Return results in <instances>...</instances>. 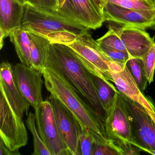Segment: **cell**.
<instances>
[{"mask_svg":"<svg viewBox=\"0 0 155 155\" xmlns=\"http://www.w3.org/2000/svg\"><path fill=\"white\" fill-rule=\"evenodd\" d=\"M46 68L55 70L62 74L77 93L86 99L104 127L106 112L98 97L93 75L66 44L51 43Z\"/></svg>","mask_w":155,"mask_h":155,"instance_id":"1","label":"cell"},{"mask_svg":"<svg viewBox=\"0 0 155 155\" xmlns=\"http://www.w3.org/2000/svg\"><path fill=\"white\" fill-rule=\"evenodd\" d=\"M21 27L47 38L51 43L66 45L89 30L56 11L39 9L28 3L24 5Z\"/></svg>","mask_w":155,"mask_h":155,"instance_id":"2","label":"cell"},{"mask_svg":"<svg viewBox=\"0 0 155 155\" xmlns=\"http://www.w3.org/2000/svg\"><path fill=\"white\" fill-rule=\"evenodd\" d=\"M42 73L44 85L50 95L61 101L75 115L81 125L100 136L106 137L104 127L94 110L81 99L62 74L47 68Z\"/></svg>","mask_w":155,"mask_h":155,"instance_id":"3","label":"cell"},{"mask_svg":"<svg viewBox=\"0 0 155 155\" xmlns=\"http://www.w3.org/2000/svg\"><path fill=\"white\" fill-rule=\"evenodd\" d=\"M155 39L145 30L109 22L107 32L97 41L141 59L154 44Z\"/></svg>","mask_w":155,"mask_h":155,"instance_id":"4","label":"cell"},{"mask_svg":"<svg viewBox=\"0 0 155 155\" xmlns=\"http://www.w3.org/2000/svg\"><path fill=\"white\" fill-rule=\"evenodd\" d=\"M67 45L74 51L80 61L93 76L102 79L118 91L112 83L113 79L110 70V63L112 61L104 54L97 41L88 31Z\"/></svg>","mask_w":155,"mask_h":155,"instance_id":"5","label":"cell"},{"mask_svg":"<svg viewBox=\"0 0 155 155\" xmlns=\"http://www.w3.org/2000/svg\"><path fill=\"white\" fill-rule=\"evenodd\" d=\"M0 91V139L12 152L20 155L19 150L28 143V132L22 118L14 112L1 87Z\"/></svg>","mask_w":155,"mask_h":155,"instance_id":"6","label":"cell"},{"mask_svg":"<svg viewBox=\"0 0 155 155\" xmlns=\"http://www.w3.org/2000/svg\"><path fill=\"white\" fill-rule=\"evenodd\" d=\"M104 129L106 137L119 147L127 144L134 146L130 116L119 91L116 92L112 106L106 112Z\"/></svg>","mask_w":155,"mask_h":155,"instance_id":"7","label":"cell"},{"mask_svg":"<svg viewBox=\"0 0 155 155\" xmlns=\"http://www.w3.org/2000/svg\"><path fill=\"white\" fill-rule=\"evenodd\" d=\"M120 94L130 116L134 146L140 151L141 148L155 150V122L141 105Z\"/></svg>","mask_w":155,"mask_h":155,"instance_id":"8","label":"cell"},{"mask_svg":"<svg viewBox=\"0 0 155 155\" xmlns=\"http://www.w3.org/2000/svg\"><path fill=\"white\" fill-rule=\"evenodd\" d=\"M13 76L20 90L34 109L38 119L44 101L42 88L44 81L42 79V72L23 63H18L13 68Z\"/></svg>","mask_w":155,"mask_h":155,"instance_id":"9","label":"cell"},{"mask_svg":"<svg viewBox=\"0 0 155 155\" xmlns=\"http://www.w3.org/2000/svg\"><path fill=\"white\" fill-rule=\"evenodd\" d=\"M48 100L52 105L58 128L71 155H81L79 143L81 125L79 121L59 100L51 95Z\"/></svg>","mask_w":155,"mask_h":155,"instance_id":"10","label":"cell"},{"mask_svg":"<svg viewBox=\"0 0 155 155\" xmlns=\"http://www.w3.org/2000/svg\"><path fill=\"white\" fill-rule=\"evenodd\" d=\"M109 68L113 82L118 90L141 105L155 122V106L141 92L127 64L112 61Z\"/></svg>","mask_w":155,"mask_h":155,"instance_id":"11","label":"cell"},{"mask_svg":"<svg viewBox=\"0 0 155 155\" xmlns=\"http://www.w3.org/2000/svg\"><path fill=\"white\" fill-rule=\"evenodd\" d=\"M56 11L89 29L99 28L105 22L92 0H58Z\"/></svg>","mask_w":155,"mask_h":155,"instance_id":"12","label":"cell"},{"mask_svg":"<svg viewBox=\"0 0 155 155\" xmlns=\"http://www.w3.org/2000/svg\"><path fill=\"white\" fill-rule=\"evenodd\" d=\"M36 124L40 136L51 155H71L60 133L52 105L48 100L43 101Z\"/></svg>","mask_w":155,"mask_h":155,"instance_id":"13","label":"cell"},{"mask_svg":"<svg viewBox=\"0 0 155 155\" xmlns=\"http://www.w3.org/2000/svg\"><path fill=\"white\" fill-rule=\"evenodd\" d=\"M105 21L141 29L155 27V10H136L107 3L103 11Z\"/></svg>","mask_w":155,"mask_h":155,"instance_id":"14","label":"cell"},{"mask_svg":"<svg viewBox=\"0 0 155 155\" xmlns=\"http://www.w3.org/2000/svg\"><path fill=\"white\" fill-rule=\"evenodd\" d=\"M13 69L10 63L3 61L0 66V87L5 95L14 112L22 118L24 113L28 114L29 102L17 86L13 76Z\"/></svg>","mask_w":155,"mask_h":155,"instance_id":"15","label":"cell"},{"mask_svg":"<svg viewBox=\"0 0 155 155\" xmlns=\"http://www.w3.org/2000/svg\"><path fill=\"white\" fill-rule=\"evenodd\" d=\"M24 5L18 0H0V48L13 31L22 26Z\"/></svg>","mask_w":155,"mask_h":155,"instance_id":"16","label":"cell"},{"mask_svg":"<svg viewBox=\"0 0 155 155\" xmlns=\"http://www.w3.org/2000/svg\"><path fill=\"white\" fill-rule=\"evenodd\" d=\"M28 32L30 41L31 67L42 72L46 68L51 42L43 36Z\"/></svg>","mask_w":155,"mask_h":155,"instance_id":"17","label":"cell"},{"mask_svg":"<svg viewBox=\"0 0 155 155\" xmlns=\"http://www.w3.org/2000/svg\"><path fill=\"white\" fill-rule=\"evenodd\" d=\"M9 37L21 63L31 67L30 41L28 31L21 27L12 31Z\"/></svg>","mask_w":155,"mask_h":155,"instance_id":"18","label":"cell"},{"mask_svg":"<svg viewBox=\"0 0 155 155\" xmlns=\"http://www.w3.org/2000/svg\"><path fill=\"white\" fill-rule=\"evenodd\" d=\"M91 132L94 138L92 155H122L121 150L113 140L93 130Z\"/></svg>","mask_w":155,"mask_h":155,"instance_id":"19","label":"cell"},{"mask_svg":"<svg viewBox=\"0 0 155 155\" xmlns=\"http://www.w3.org/2000/svg\"><path fill=\"white\" fill-rule=\"evenodd\" d=\"M93 80L99 100L105 112H107L112 106L116 92L119 91L115 90L105 81L98 77L93 76Z\"/></svg>","mask_w":155,"mask_h":155,"instance_id":"20","label":"cell"},{"mask_svg":"<svg viewBox=\"0 0 155 155\" xmlns=\"http://www.w3.org/2000/svg\"><path fill=\"white\" fill-rule=\"evenodd\" d=\"M26 122L28 128L33 136L34 151L32 155H51L45 143L41 139L38 128L36 127V117L35 113L29 112Z\"/></svg>","mask_w":155,"mask_h":155,"instance_id":"21","label":"cell"},{"mask_svg":"<svg viewBox=\"0 0 155 155\" xmlns=\"http://www.w3.org/2000/svg\"><path fill=\"white\" fill-rule=\"evenodd\" d=\"M105 5L111 3L125 8L136 10H155V2L153 0H104Z\"/></svg>","mask_w":155,"mask_h":155,"instance_id":"22","label":"cell"},{"mask_svg":"<svg viewBox=\"0 0 155 155\" xmlns=\"http://www.w3.org/2000/svg\"><path fill=\"white\" fill-rule=\"evenodd\" d=\"M127 66L141 92L144 93L148 82L145 76L141 60L133 58L128 61Z\"/></svg>","mask_w":155,"mask_h":155,"instance_id":"23","label":"cell"},{"mask_svg":"<svg viewBox=\"0 0 155 155\" xmlns=\"http://www.w3.org/2000/svg\"><path fill=\"white\" fill-rule=\"evenodd\" d=\"M141 60L145 76L150 85L154 81L155 71V41Z\"/></svg>","mask_w":155,"mask_h":155,"instance_id":"24","label":"cell"},{"mask_svg":"<svg viewBox=\"0 0 155 155\" xmlns=\"http://www.w3.org/2000/svg\"><path fill=\"white\" fill-rule=\"evenodd\" d=\"M79 143L81 155H92L94 144V137L91 130L82 125H81V130L80 134Z\"/></svg>","mask_w":155,"mask_h":155,"instance_id":"25","label":"cell"},{"mask_svg":"<svg viewBox=\"0 0 155 155\" xmlns=\"http://www.w3.org/2000/svg\"><path fill=\"white\" fill-rule=\"evenodd\" d=\"M99 44L104 54L113 61L127 64L130 60L133 58V57L127 52L118 50L103 44Z\"/></svg>","mask_w":155,"mask_h":155,"instance_id":"26","label":"cell"},{"mask_svg":"<svg viewBox=\"0 0 155 155\" xmlns=\"http://www.w3.org/2000/svg\"><path fill=\"white\" fill-rule=\"evenodd\" d=\"M27 3L43 10L56 11L58 7V0H28Z\"/></svg>","mask_w":155,"mask_h":155,"instance_id":"27","label":"cell"},{"mask_svg":"<svg viewBox=\"0 0 155 155\" xmlns=\"http://www.w3.org/2000/svg\"><path fill=\"white\" fill-rule=\"evenodd\" d=\"M0 155H17L12 152L4 144L1 139H0Z\"/></svg>","mask_w":155,"mask_h":155,"instance_id":"28","label":"cell"},{"mask_svg":"<svg viewBox=\"0 0 155 155\" xmlns=\"http://www.w3.org/2000/svg\"><path fill=\"white\" fill-rule=\"evenodd\" d=\"M92 1L99 11L103 15V8L105 6L104 1L103 0H92Z\"/></svg>","mask_w":155,"mask_h":155,"instance_id":"29","label":"cell"},{"mask_svg":"<svg viewBox=\"0 0 155 155\" xmlns=\"http://www.w3.org/2000/svg\"><path fill=\"white\" fill-rule=\"evenodd\" d=\"M140 151H143L144 152L149 153V154L155 155V150H151L147 149L144 148H141L140 149Z\"/></svg>","mask_w":155,"mask_h":155,"instance_id":"30","label":"cell"},{"mask_svg":"<svg viewBox=\"0 0 155 155\" xmlns=\"http://www.w3.org/2000/svg\"><path fill=\"white\" fill-rule=\"evenodd\" d=\"M18 1L19 2L23 4V5H25V4L28 2V0H18Z\"/></svg>","mask_w":155,"mask_h":155,"instance_id":"31","label":"cell"},{"mask_svg":"<svg viewBox=\"0 0 155 155\" xmlns=\"http://www.w3.org/2000/svg\"><path fill=\"white\" fill-rule=\"evenodd\" d=\"M153 29H154L155 30V28H153Z\"/></svg>","mask_w":155,"mask_h":155,"instance_id":"32","label":"cell"},{"mask_svg":"<svg viewBox=\"0 0 155 155\" xmlns=\"http://www.w3.org/2000/svg\"><path fill=\"white\" fill-rule=\"evenodd\" d=\"M153 1H154L155 2V0H153Z\"/></svg>","mask_w":155,"mask_h":155,"instance_id":"33","label":"cell"},{"mask_svg":"<svg viewBox=\"0 0 155 155\" xmlns=\"http://www.w3.org/2000/svg\"></svg>","mask_w":155,"mask_h":155,"instance_id":"34","label":"cell"}]
</instances>
